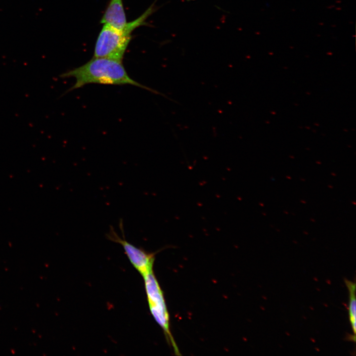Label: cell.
<instances>
[{"mask_svg":"<svg viewBox=\"0 0 356 356\" xmlns=\"http://www.w3.org/2000/svg\"><path fill=\"white\" fill-rule=\"evenodd\" d=\"M100 22L119 30H123L127 23L123 0H110Z\"/></svg>","mask_w":356,"mask_h":356,"instance_id":"5b68a950","label":"cell"},{"mask_svg":"<svg viewBox=\"0 0 356 356\" xmlns=\"http://www.w3.org/2000/svg\"><path fill=\"white\" fill-rule=\"evenodd\" d=\"M131 40V34L103 24L97 38L93 57L122 61Z\"/></svg>","mask_w":356,"mask_h":356,"instance_id":"3957f363","label":"cell"},{"mask_svg":"<svg viewBox=\"0 0 356 356\" xmlns=\"http://www.w3.org/2000/svg\"><path fill=\"white\" fill-rule=\"evenodd\" d=\"M62 78H74L75 84L68 91L89 84L124 85H131L155 93L156 90L134 80L127 73L122 61L106 58L93 57L85 64L61 74Z\"/></svg>","mask_w":356,"mask_h":356,"instance_id":"6da1fadb","label":"cell"},{"mask_svg":"<svg viewBox=\"0 0 356 356\" xmlns=\"http://www.w3.org/2000/svg\"><path fill=\"white\" fill-rule=\"evenodd\" d=\"M345 283L349 292V314L352 330L355 336L356 331V285L355 282L346 279H345Z\"/></svg>","mask_w":356,"mask_h":356,"instance_id":"8992f818","label":"cell"},{"mask_svg":"<svg viewBox=\"0 0 356 356\" xmlns=\"http://www.w3.org/2000/svg\"><path fill=\"white\" fill-rule=\"evenodd\" d=\"M119 225L122 236L119 235L111 225L108 232L106 234V238L122 246L131 263L142 277L153 271V267L155 255L159 251L156 252H148L142 248L135 246L126 240L122 220H120Z\"/></svg>","mask_w":356,"mask_h":356,"instance_id":"277c9868","label":"cell"},{"mask_svg":"<svg viewBox=\"0 0 356 356\" xmlns=\"http://www.w3.org/2000/svg\"><path fill=\"white\" fill-rule=\"evenodd\" d=\"M143 277L150 312L162 328L168 342L174 348L175 354L180 355L170 331L169 315L163 293L158 281L153 271Z\"/></svg>","mask_w":356,"mask_h":356,"instance_id":"7a4b0ae2","label":"cell"}]
</instances>
